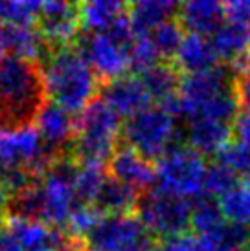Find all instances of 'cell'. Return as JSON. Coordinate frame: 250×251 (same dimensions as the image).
I'll return each instance as SVG.
<instances>
[{
    "label": "cell",
    "instance_id": "6da1fadb",
    "mask_svg": "<svg viewBox=\"0 0 250 251\" xmlns=\"http://www.w3.org/2000/svg\"><path fill=\"white\" fill-rule=\"evenodd\" d=\"M39 72L44 98L70 114H79L96 99L99 79L77 46L50 50Z\"/></svg>",
    "mask_w": 250,
    "mask_h": 251
},
{
    "label": "cell",
    "instance_id": "7a4b0ae2",
    "mask_svg": "<svg viewBox=\"0 0 250 251\" xmlns=\"http://www.w3.org/2000/svg\"><path fill=\"white\" fill-rule=\"evenodd\" d=\"M237 108L234 79L221 66L186 75L181 81L177 92V114L184 116L186 123L199 119L234 123Z\"/></svg>",
    "mask_w": 250,
    "mask_h": 251
},
{
    "label": "cell",
    "instance_id": "3957f363",
    "mask_svg": "<svg viewBox=\"0 0 250 251\" xmlns=\"http://www.w3.org/2000/svg\"><path fill=\"white\" fill-rule=\"evenodd\" d=\"M44 103L39 64L7 55L0 63V106L4 125H26Z\"/></svg>",
    "mask_w": 250,
    "mask_h": 251
},
{
    "label": "cell",
    "instance_id": "277c9868",
    "mask_svg": "<svg viewBox=\"0 0 250 251\" xmlns=\"http://www.w3.org/2000/svg\"><path fill=\"white\" fill-rule=\"evenodd\" d=\"M122 118L101 98L77 114L76 136L72 141V152L77 163L103 165L109 163L118 149L122 136Z\"/></svg>",
    "mask_w": 250,
    "mask_h": 251
},
{
    "label": "cell",
    "instance_id": "5b68a950",
    "mask_svg": "<svg viewBox=\"0 0 250 251\" xmlns=\"http://www.w3.org/2000/svg\"><path fill=\"white\" fill-rule=\"evenodd\" d=\"M134 33L125 15L107 31L87 33L76 44L97 79L112 81L131 70V46Z\"/></svg>",
    "mask_w": 250,
    "mask_h": 251
},
{
    "label": "cell",
    "instance_id": "8992f818",
    "mask_svg": "<svg viewBox=\"0 0 250 251\" xmlns=\"http://www.w3.org/2000/svg\"><path fill=\"white\" fill-rule=\"evenodd\" d=\"M177 114L162 105L153 103L134 114L124 123L122 136L125 145L142 154L149 161L160 160L171 151L177 141Z\"/></svg>",
    "mask_w": 250,
    "mask_h": 251
},
{
    "label": "cell",
    "instance_id": "52a82bcc",
    "mask_svg": "<svg viewBox=\"0 0 250 251\" xmlns=\"http://www.w3.org/2000/svg\"><path fill=\"white\" fill-rule=\"evenodd\" d=\"M206 169L208 165L204 156L186 145H175L160 160H156L155 187L188 202L197 200L204 195Z\"/></svg>",
    "mask_w": 250,
    "mask_h": 251
},
{
    "label": "cell",
    "instance_id": "ba28073f",
    "mask_svg": "<svg viewBox=\"0 0 250 251\" xmlns=\"http://www.w3.org/2000/svg\"><path fill=\"white\" fill-rule=\"evenodd\" d=\"M136 216L149 235L169 240L188 233L191 226V202L153 187L138 198Z\"/></svg>",
    "mask_w": 250,
    "mask_h": 251
},
{
    "label": "cell",
    "instance_id": "9c48e42d",
    "mask_svg": "<svg viewBox=\"0 0 250 251\" xmlns=\"http://www.w3.org/2000/svg\"><path fill=\"white\" fill-rule=\"evenodd\" d=\"M76 167V160L57 158L39 178L42 193L41 220L56 229L64 227L70 213L76 209V205H79L76 191H74Z\"/></svg>",
    "mask_w": 250,
    "mask_h": 251
},
{
    "label": "cell",
    "instance_id": "30bf717a",
    "mask_svg": "<svg viewBox=\"0 0 250 251\" xmlns=\"http://www.w3.org/2000/svg\"><path fill=\"white\" fill-rule=\"evenodd\" d=\"M54 158L46 152L31 123L0 126V171L28 169L42 176Z\"/></svg>",
    "mask_w": 250,
    "mask_h": 251
},
{
    "label": "cell",
    "instance_id": "8fae6325",
    "mask_svg": "<svg viewBox=\"0 0 250 251\" xmlns=\"http://www.w3.org/2000/svg\"><path fill=\"white\" fill-rule=\"evenodd\" d=\"M81 251H144L151 235L134 215H103L81 242Z\"/></svg>",
    "mask_w": 250,
    "mask_h": 251
},
{
    "label": "cell",
    "instance_id": "7c38bea8",
    "mask_svg": "<svg viewBox=\"0 0 250 251\" xmlns=\"http://www.w3.org/2000/svg\"><path fill=\"white\" fill-rule=\"evenodd\" d=\"M37 28L41 29L50 50L72 46V42L77 37V31L81 28L77 4L61 2V0L42 2L41 13L37 19Z\"/></svg>",
    "mask_w": 250,
    "mask_h": 251
},
{
    "label": "cell",
    "instance_id": "4fadbf2b",
    "mask_svg": "<svg viewBox=\"0 0 250 251\" xmlns=\"http://www.w3.org/2000/svg\"><path fill=\"white\" fill-rule=\"evenodd\" d=\"M33 126L39 132L46 152L57 160L62 149L72 145L76 136V118L62 106L44 101L33 118Z\"/></svg>",
    "mask_w": 250,
    "mask_h": 251
},
{
    "label": "cell",
    "instance_id": "5bb4252c",
    "mask_svg": "<svg viewBox=\"0 0 250 251\" xmlns=\"http://www.w3.org/2000/svg\"><path fill=\"white\" fill-rule=\"evenodd\" d=\"M101 99L120 118L127 119L153 105L140 75L132 74H125L112 81H107L101 88Z\"/></svg>",
    "mask_w": 250,
    "mask_h": 251
},
{
    "label": "cell",
    "instance_id": "9a60e30c",
    "mask_svg": "<svg viewBox=\"0 0 250 251\" xmlns=\"http://www.w3.org/2000/svg\"><path fill=\"white\" fill-rule=\"evenodd\" d=\"M4 229L15 238L22 251H41L48 248L66 251V237L56 227L37 218H22L13 215L6 218Z\"/></svg>",
    "mask_w": 250,
    "mask_h": 251
},
{
    "label": "cell",
    "instance_id": "2e32d148",
    "mask_svg": "<svg viewBox=\"0 0 250 251\" xmlns=\"http://www.w3.org/2000/svg\"><path fill=\"white\" fill-rule=\"evenodd\" d=\"M111 178L122 181L134 191H147L155 187L156 171L155 163L144 158L142 154L132 151L131 147H118L109 160Z\"/></svg>",
    "mask_w": 250,
    "mask_h": 251
},
{
    "label": "cell",
    "instance_id": "e0dca14e",
    "mask_svg": "<svg viewBox=\"0 0 250 251\" xmlns=\"http://www.w3.org/2000/svg\"><path fill=\"white\" fill-rule=\"evenodd\" d=\"M210 41L216 48L219 59L236 64L237 68L243 66L250 53V26L243 22L224 19L221 26L210 35Z\"/></svg>",
    "mask_w": 250,
    "mask_h": 251
},
{
    "label": "cell",
    "instance_id": "ac0fdd59",
    "mask_svg": "<svg viewBox=\"0 0 250 251\" xmlns=\"http://www.w3.org/2000/svg\"><path fill=\"white\" fill-rule=\"evenodd\" d=\"M175 68L184 72L186 75L202 74V72L214 70L219 66V55H217L210 37L188 33L184 35L181 48L175 53Z\"/></svg>",
    "mask_w": 250,
    "mask_h": 251
},
{
    "label": "cell",
    "instance_id": "d6986e66",
    "mask_svg": "<svg viewBox=\"0 0 250 251\" xmlns=\"http://www.w3.org/2000/svg\"><path fill=\"white\" fill-rule=\"evenodd\" d=\"M179 6L171 0H140L127 7V19L134 37L151 35L155 29L179 15Z\"/></svg>",
    "mask_w": 250,
    "mask_h": 251
},
{
    "label": "cell",
    "instance_id": "ffe728a7",
    "mask_svg": "<svg viewBox=\"0 0 250 251\" xmlns=\"http://www.w3.org/2000/svg\"><path fill=\"white\" fill-rule=\"evenodd\" d=\"M179 19L188 33L208 37L226 19L224 4L216 0H188L179 6Z\"/></svg>",
    "mask_w": 250,
    "mask_h": 251
},
{
    "label": "cell",
    "instance_id": "44dd1931",
    "mask_svg": "<svg viewBox=\"0 0 250 251\" xmlns=\"http://www.w3.org/2000/svg\"><path fill=\"white\" fill-rule=\"evenodd\" d=\"M188 147L201 156L219 154L232 141V123H222L214 119L189 121L186 125Z\"/></svg>",
    "mask_w": 250,
    "mask_h": 251
},
{
    "label": "cell",
    "instance_id": "7402d4cb",
    "mask_svg": "<svg viewBox=\"0 0 250 251\" xmlns=\"http://www.w3.org/2000/svg\"><path fill=\"white\" fill-rule=\"evenodd\" d=\"M7 51L13 57L24 59L28 63H42L50 53L48 42L44 41L37 24H21V26H6Z\"/></svg>",
    "mask_w": 250,
    "mask_h": 251
},
{
    "label": "cell",
    "instance_id": "603a6c76",
    "mask_svg": "<svg viewBox=\"0 0 250 251\" xmlns=\"http://www.w3.org/2000/svg\"><path fill=\"white\" fill-rule=\"evenodd\" d=\"M79 9V24L87 33H99L114 26L120 19H124L127 6L118 0H91L77 4Z\"/></svg>",
    "mask_w": 250,
    "mask_h": 251
},
{
    "label": "cell",
    "instance_id": "cb8c5ba5",
    "mask_svg": "<svg viewBox=\"0 0 250 251\" xmlns=\"http://www.w3.org/2000/svg\"><path fill=\"white\" fill-rule=\"evenodd\" d=\"M142 83L146 86L151 101H156V105H169L177 99V92L181 86L179 70L175 64L158 63L138 74Z\"/></svg>",
    "mask_w": 250,
    "mask_h": 251
},
{
    "label": "cell",
    "instance_id": "d4e9b609",
    "mask_svg": "<svg viewBox=\"0 0 250 251\" xmlns=\"http://www.w3.org/2000/svg\"><path fill=\"white\" fill-rule=\"evenodd\" d=\"M202 251H250L249 226L224 220L216 229L197 235Z\"/></svg>",
    "mask_w": 250,
    "mask_h": 251
},
{
    "label": "cell",
    "instance_id": "484cf974",
    "mask_svg": "<svg viewBox=\"0 0 250 251\" xmlns=\"http://www.w3.org/2000/svg\"><path fill=\"white\" fill-rule=\"evenodd\" d=\"M138 191L109 176L97 195L94 207L101 215H131V211L138 205Z\"/></svg>",
    "mask_w": 250,
    "mask_h": 251
},
{
    "label": "cell",
    "instance_id": "4316f807",
    "mask_svg": "<svg viewBox=\"0 0 250 251\" xmlns=\"http://www.w3.org/2000/svg\"><path fill=\"white\" fill-rule=\"evenodd\" d=\"M219 207L222 211V216L228 222L239 224V226H249L250 224V178L239 180L224 193L221 198H217Z\"/></svg>",
    "mask_w": 250,
    "mask_h": 251
},
{
    "label": "cell",
    "instance_id": "83f0119b",
    "mask_svg": "<svg viewBox=\"0 0 250 251\" xmlns=\"http://www.w3.org/2000/svg\"><path fill=\"white\" fill-rule=\"evenodd\" d=\"M107 178L109 176L105 173L103 165L77 163L76 173H74V191H76L77 202L85 205H94Z\"/></svg>",
    "mask_w": 250,
    "mask_h": 251
},
{
    "label": "cell",
    "instance_id": "f1b7e54d",
    "mask_svg": "<svg viewBox=\"0 0 250 251\" xmlns=\"http://www.w3.org/2000/svg\"><path fill=\"white\" fill-rule=\"evenodd\" d=\"M224 220L226 218L222 216V211L216 198L202 195L191 202V227L197 231V235L216 229Z\"/></svg>",
    "mask_w": 250,
    "mask_h": 251
},
{
    "label": "cell",
    "instance_id": "f546056e",
    "mask_svg": "<svg viewBox=\"0 0 250 251\" xmlns=\"http://www.w3.org/2000/svg\"><path fill=\"white\" fill-rule=\"evenodd\" d=\"M42 2L37 0H0V24L21 26L35 24L41 13Z\"/></svg>",
    "mask_w": 250,
    "mask_h": 251
},
{
    "label": "cell",
    "instance_id": "4dcf8cb0",
    "mask_svg": "<svg viewBox=\"0 0 250 251\" xmlns=\"http://www.w3.org/2000/svg\"><path fill=\"white\" fill-rule=\"evenodd\" d=\"M101 216L103 215H101L94 205L79 203V205H76V209L70 213L68 220L64 224L66 235L79 240V242H83L85 237L94 229V226H96L97 220H99Z\"/></svg>",
    "mask_w": 250,
    "mask_h": 251
},
{
    "label": "cell",
    "instance_id": "1f68e13d",
    "mask_svg": "<svg viewBox=\"0 0 250 251\" xmlns=\"http://www.w3.org/2000/svg\"><path fill=\"white\" fill-rule=\"evenodd\" d=\"M149 37L158 51L160 59H169V57H175L177 50L181 48L182 41H184V31H182L181 22L169 21L155 29Z\"/></svg>",
    "mask_w": 250,
    "mask_h": 251
},
{
    "label": "cell",
    "instance_id": "d6a6232c",
    "mask_svg": "<svg viewBox=\"0 0 250 251\" xmlns=\"http://www.w3.org/2000/svg\"><path fill=\"white\" fill-rule=\"evenodd\" d=\"M239 181V176L234 175L228 167H224L222 163L216 161L208 165L206 169V180H204V195L212 198H221L224 193H228L230 189Z\"/></svg>",
    "mask_w": 250,
    "mask_h": 251
},
{
    "label": "cell",
    "instance_id": "836d02e7",
    "mask_svg": "<svg viewBox=\"0 0 250 251\" xmlns=\"http://www.w3.org/2000/svg\"><path fill=\"white\" fill-rule=\"evenodd\" d=\"M217 161L228 167L234 175L250 178V147L230 141L228 145L217 154Z\"/></svg>",
    "mask_w": 250,
    "mask_h": 251
},
{
    "label": "cell",
    "instance_id": "e575fe53",
    "mask_svg": "<svg viewBox=\"0 0 250 251\" xmlns=\"http://www.w3.org/2000/svg\"><path fill=\"white\" fill-rule=\"evenodd\" d=\"M160 63V55L155 48L153 41L149 35L134 37V42L131 46V68L140 72L151 68Z\"/></svg>",
    "mask_w": 250,
    "mask_h": 251
},
{
    "label": "cell",
    "instance_id": "d590c367",
    "mask_svg": "<svg viewBox=\"0 0 250 251\" xmlns=\"http://www.w3.org/2000/svg\"><path fill=\"white\" fill-rule=\"evenodd\" d=\"M234 92L237 105L243 108L245 114H250V61L237 68V75L234 77Z\"/></svg>",
    "mask_w": 250,
    "mask_h": 251
},
{
    "label": "cell",
    "instance_id": "8d00e7d4",
    "mask_svg": "<svg viewBox=\"0 0 250 251\" xmlns=\"http://www.w3.org/2000/svg\"><path fill=\"white\" fill-rule=\"evenodd\" d=\"M164 251H202L201 244H199V238L197 235H189V233H184V235H179V237H173L166 240L164 246H162Z\"/></svg>",
    "mask_w": 250,
    "mask_h": 251
},
{
    "label": "cell",
    "instance_id": "74e56055",
    "mask_svg": "<svg viewBox=\"0 0 250 251\" xmlns=\"http://www.w3.org/2000/svg\"><path fill=\"white\" fill-rule=\"evenodd\" d=\"M224 13L226 19L236 22H243L250 26V2L249 0H232L224 4Z\"/></svg>",
    "mask_w": 250,
    "mask_h": 251
},
{
    "label": "cell",
    "instance_id": "f35d334b",
    "mask_svg": "<svg viewBox=\"0 0 250 251\" xmlns=\"http://www.w3.org/2000/svg\"><path fill=\"white\" fill-rule=\"evenodd\" d=\"M232 134H234V141L243 143L250 147V114H237V118L232 123Z\"/></svg>",
    "mask_w": 250,
    "mask_h": 251
},
{
    "label": "cell",
    "instance_id": "ab89813d",
    "mask_svg": "<svg viewBox=\"0 0 250 251\" xmlns=\"http://www.w3.org/2000/svg\"><path fill=\"white\" fill-rule=\"evenodd\" d=\"M7 57V42H6V26L0 24V63Z\"/></svg>",
    "mask_w": 250,
    "mask_h": 251
},
{
    "label": "cell",
    "instance_id": "60d3db41",
    "mask_svg": "<svg viewBox=\"0 0 250 251\" xmlns=\"http://www.w3.org/2000/svg\"><path fill=\"white\" fill-rule=\"evenodd\" d=\"M7 198V193H6V189H4V185H2V181H0V205H4V202H6Z\"/></svg>",
    "mask_w": 250,
    "mask_h": 251
},
{
    "label": "cell",
    "instance_id": "b9f144b4",
    "mask_svg": "<svg viewBox=\"0 0 250 251\" xmlns=\"http://www.w3.org/2000/svg\"><path fill=\"white\" fill-rule=\"evenodd\" d=\"M6 224V211H4V205H0V229L4 227Z\"/></svg>",
    "mask_w": 250,
    "mask_h": 251
},
{
    "label": "cell",
    "instance_id": "7bdbcfd3",
    "mask_svg": "<svg viewBox=\"0 0 250 251\" xmlns=\"http://www.w3.org/2000/svg\"><path fill=\"white\" fill-rule=\"evenodd\" d=\"M4 125V114H2V106H0V126Z\"/></svg>",
    "mask_w": 250,
    "mask_h": 251
},
{
    "label": "cell",
    "instance_id": "ee69618b",
    "mask_svg": "<svg viewBox=\"0 0 250 251\" xmlns=\"http://www.w3.org/2000/svg\"><path fill=\"white\" fill-rule=\"evenodd\" d=\"M144 251H164L162 248H147V250H144Z\"/></svg>",
    "mask_w": 250,
    "mask_h": 251
},
{
    "label": "cell",
    "instance_id": "f6af8a7d",
    "mask_svg": "<svg viewBox=\"0 0 250 251\" xmlns=\"http://www.w3.org/2000/svg\"><path fill=\"white\" fill-rule=\"evenodd\" d=\"M41 251H62V250H54V248H48V250H41Z\"/></svg>",
    "mask_w": 250,
    "mask_h": 251
},
{
    "label": "cell",
    "instance_id": "bcb514c9",
    "mask_svg": "<svg viewBox=\"0 0 250 251\" xmlns=\"http://www.w3.org/2000/svg\"><path fill=\"white\" fill-rule=\"evenodd\" d=\"M249 229H250V224H249Z\"/></svg>",
    "mask_w": 250,
    "mask_h": 251
}]
</instances>
